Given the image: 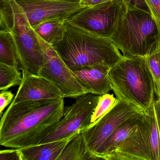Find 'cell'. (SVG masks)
I'll return each instance as SVG.
<instances>
[{"label": "cell", "mask_w": 160, "mask_h": 160, "mask_svg": "<svg viewBox=\"0 0 160 160\" xmlns=\"http://www.w3.org/2000/svg\"><path fill=\"white\" fill-rule=\"evenodd\" d=\"M64 99L11 103L0 121V145L21 149L40 144L62 118Z\"/></svg>", "instance_id": "6da1fadb"}, {"label": "cell", "mask_w": 160, "mask_h": 160, "mask_svg": "<svg viewBox=\"0 0 160 160\" xmlns=\"http://www.w3.org/2000/svg\"><path fill=\"white\" fill-rule=\"evenodd\" d=\"M62 38L52 47L72 71L102 64L111 68L123 58L109 38L101 37L65 22Z\"/></svg>", "instance_id": "7a4b0ae2"}, {"label": "cell", "mask_w": 160, "mask_h": 160, "mask_svg": "<svg viewBox=\"0 0 160 160\" xmlns=\"http://www.w3.org/2000/svg\"><path fill=\"white\" fill-rule=\"evenodd\" d=\"M108 76L117 98L142 112L147 111L155 100L156 87L146 57H123L109 69Z\"/></svg>", "instance_id": "3957f363"}, {"label": "cell", "mask_w": 160, "mask_h": 160, "mask_svg": "<svg viewBox=\"0 0 160 160\" xmlns=\"http://www.w3.org/2000/svg\"><path fill=\"white\" fill-rule=\"evenodd\" d=\"M0 31L10 32L18 57L19 70L39 75L44 61L40 39L16 0H6L0 6Z\"/></svg>", "instance_id": "277c9868"}, {"label": "cell", "mask_w": 160, "mask_h": 160, "mask_svg": "<svg viewBox=\"0 0 160 160\" xmlns=\"http://www.w3.org/2000/svg\"><path fill=\"white\" fill-rule=\"evenodd\" d=\"M110 39L124 58L146 57L160 48L159 30L151 14L126 6Z\"/></svg>", "instance_id": "5b68a950"}, {"label": "cell", "mask_w": 160, "mask_h": 160, "mask_svg": "<svg viewBox=\"0 0 160 160\" xmlns=\"http://www.w3.org/2000/svg\"><path fill=\"white\" fill-rule=\"evenodd\" d=\"M125 10L122 0H113L85 7L65 22L95 35L110 39Z\"/></svg>", "instance_id": "8992f818"}, {"label": "cell", "mask_w": 160, "mask_h": 160, "mask_svg": "<svg viewBox=\"0 0 160 160\" xmlns=\"http://www.w3.org/2000/svg\"><path fill=\"white\" fill-rule=\"evenodd\" d=\"M100 96L88 93L76 98L72 106L64 108L62 118L40 144L62 140L87 129Z\"/></svg>", "instance_id": "52a82bcc"}, {"label": "cell", "mask_w": 160, "mask_h": 160, "mask_svg": "<svg viewBox=\"0 0 160 160\" xmlns=\"http://www.w3.org/2000/svg\"><path fill=\"white\" fill-rule=\"evenodd\" d=\"M39 38L44 56L43 65L39 75L54 83L63 93L65 98L76 99L89 93L52 46Z\"/></svg>", "instance_id": "ba28073f"}, {"label": "cell", "mask_w": 160, "mask_h": 160, "mask_svg": "<svg viewBox=\"0 0 160 160\" xmlns=\"http://www.w3.org/2000/svg\"><path fill=\"white\" fill-rule=\"evenodd\" d=\"M142 112L126 101L117 98L113 107L97 122L82 131L89 150L94 154L112 133L124 121Z\"/></svg>", "instance_id": "9c48e42d"}, {"label": "cell", "mask_w": 160, "mask_h": 160, "mask_svg": "<svg viewBox=\"0 0 160 160\" xmlns=\"http://www.w3.org/2000/svg\"><path fill=\"white\" fill-rule=\"evenodd\" d=\"M80 0H16L32 28L52 20L66 21L84 9Z\"/></svg>", "instance_id": "30bf717a"}, {"label": "cell", "mask_w": 160, "mask_h": 160, "mask_svg": "<svg viewBox=\"0 0 160 160\" xmlns=\"http://www.w3.org/2000/svg\"><path fill=\"white\" fill-rule=\"evenodd\" d=\"M105 160H152L148 122L145 112L141 122L131 135Z\"/></svg>", "instance_id": "8fae6325"}, {"label": "cell", "mask_w": 160, "mask_h": 160, "mask_svg": "<svg viewBox=\"0 0 160 160\" xmlns=\"http://www.w3.org/2000/svg\"><path fill=\"white\" fill-rule=\"evenodd\" d=\"M22 83L12 104L65 98L59 89L47 78L27 71H22Z\"/></svg>", "instance_id": "7c38bea8"}, {"label": "cell", "mask_w": 160, "mask_h": 160, "mask_svg": "<svg viewBox=\"0 0 160 160\" xmlns=\"http://www.w3.org/2000/svg\"><path fill=\"white\" fill-rule=\"evenodd\" d=\"M110 68L102 64L86 66L72 71L89 93L102 95L112 90L108 76Z\"/></svg>", "instance_id": "4fadbf2b"}, {"label": "cell", "mask_w": 160, "mask_h": 160, "mask_svg": "<svg viewBox=\"0 0 160 160\" xmlns=\"http://www.w3.org/2000/svg\"><path fill=\"white\" fill-rule=\"evenodd\" d=\"M144 115V112H140L122 123L100 146L94 154L100 160H105L131 135L140 124Z\"/></svg>", "instance_id": "5bb4252c"}, {"label": "cell", "mask_w": 160, "mask_h": 160, "mask_svg": "<svg viewBox=\"0 0 160 160\" xmlns=\"http://www.w3.org/2000/svg\"><path fill=\"white\" fill-rule=\"evenodd\" d=\"M74 135L62 140L19 149L22 160H57L65 146Z\"/></svg>", "instance_id": "9a60e30c"}, {"label": "cell", "mask_w": 160, "mask_h": 160, "mask_svg": "<svg viewBox=\"0 0 160 160\" xmlns=\"http://www.w3.org/2000/svg\"><path fill=\"white\" fill-rule=\"evenodd\" d=\"M100 160L89 150L83 133L75 135L68 142L57 160Z\"/></svg>", "instance_id": "2e32d148"}, {"label": "cell", "mask_w": 160, "mask_h": 160, "mask_svg": "<svg viewBox=\"0 0 160 160\" xmlns=\"http://www.w3.org/2000/svg\"><path fill=\"white\" fill-rule=\"evenodd\" d=\"M65 21L52 20L42 22L33 28L38 36L52 45L62 38L65 30Z\"/></svg>", "instance_id": "e0dca14e"}, {"label": "cell", "mask_w": 160, "mask_h": 160, "mask_svg": "<svg viewBox=\"0 0 160 160\" xmlns=\"http://www.w3.org/2000/svg\"><path fill=\"white\" fill-rule=\"evenodd\" d=\"M0 62L18 67V57L14 41L11 32L7 31H0Z\"/></svg>", "instance_id": "ac0fdd59"}, {"label": "cell", "mask_w": 160, "mask_h": 160, "mask_svg": "<svg viewBox=\"0 0 160 160\" xmlns=\"http://www.w3.org/2000/svg\"><path fill=\"white\" fill-rule=\"evenodd\" d=\"M154 102L145 113L148 126L149 138L152 160H160V137Z\"/></svg>", "instance_id": "d6986e66"}, {"label": "cell", "mask_w": 160, "mask_h": 160, "mask_svg": "<svg viewBox=\"0 0 160 160\" xmlns=\"http://www.w3.org/2000/svg\"><path fill=\"white\" fill-rule=\"evenodd\" d=\"M18 67L0 62V90H8L12 87L20 86L23 80Z\"/></svg>", "instance_id": "ffe728a7"}, {"label": "cell", "mask_w": 160, "mask_h": 160, "mask_svg": "<svg viewBox=\"0 0 160 160\" xmlns=\"http://www.w3.org/2000/svg\"><path fill=\"white\" fill-rule=\"evenodd\" d=\"M116 101L117 98H115L113 94L108 93L101 95L92 116L90 124L88 128L95 124L106 115L113 107Z\"/></svg>", "instance_id": "44dd1931"}, {"label": "cell", "mask_w": 160, "mask_h": 160, "mask_svg": "<svg viewBox=\"0 0 160 160\" xmlns=\"http://www.w3.org/2000/svg\"><path fill=\"white\" fill-rule=\"evenodd\" d=\"M146 59L155 83L156 96L160 98V48L146 57Z\"/></svg>", "instance_id": "7402d4cb"}, {"label": "cell", "mask_w": 160, "mask_h": 160, "mask_svg": "<svg viewBox=\"0 0 160 160\" xmlns=\"http://www.w3.org/2000/svg\"><path fill=\"white\" fill-rule=\"evenodd\" d=\"M159 30L160 38V0H145Z\"/></svg>", "instance_id": "603a6c76"}, {"label": "cell", "mask_w": 160, "mask_h": 160, "mask_svg": "<svg viewBox=\"0 0 160 160\" xmlns=\"http://www.w3.org/2000/svg\"><path fill=\"white\" fill-rule=\"evenodd\" d=\"M122 1L125 6L129 9L142 10L150 13L149 9L145 0H122Z\"/></svg>", "instance_id": "cb8c5ba5"}, {"label": "cell", "mask_w": 160, "mask_h": 160, "mask_svg": "<svg viewBox=\"0 0 160 160\" xmlns=\"http://www.w3.org/2000/svg\"><path fill=\"white\" fill-rule=\"evenodd\" d=\"M0 160H22L19 149L2 150Z\"/></svg>", "instance_id": "d4e9b609"}, {"label": "cell", "mask_w": 160, "mask_h": 160, "mask_svg": "<svg viewBox=\"0 0 160 160\" xmlns=\"http://www.w3.org/2000/svg\"><path fill=\"white\" fill-rule=\"evenodd\" d=\"M14 97L12 92L8 90H1L0 93V116L2 117V111L11 103Z\"/></svg>", "instance_id": "484cf974"}, {"label": "cell", "mask_w": 160, "mask_h": 160, "mask_svg": "<svg viewBox=\"0 0 160 160\" xmlns=\"http://www.w3.org/2000/svg\"><path fill=\"white\" fill-rule=\"evenodd\" d=\"M113 0H80V5L83 7H91Z\"/></svg>", "instance_id": "4316f807"}, {"label": "cell", "mask_w": 160, "mask_h": 160, "mask_svg": "<svg viewBox=\"0 0 160 160\" xmlns=\"http://www.w3.org/2000/svg\"><path fill=\"white\" fill-rule=\"evenodd\" d=\"M154 104L160 137V98H157L156 100L155 99Z\"/></svg>", "instance_id": "83f0119b"}, {"label": "cell", "mask_w": 160, "mask_h": 160, "mask_svg": "<svg viewBox=\"0 0 160 160\" xmlns=\"http://www.w3.org/2000/svg\"><path fill=\"white\" fill-rule=\"evenodd\" d=\"M6 0H0V6L3 4V2L5 1Z\"/></svg>", "instance_id": "f1b7e54d"}]
</instances>
